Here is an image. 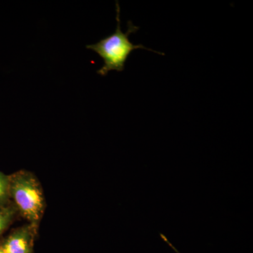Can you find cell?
<instances>
[{
  "mask_svg": "<svg viewBox=\"0 0 253 253\" xmlns=\"http://www.w3.org/2000/svg\"><path fill=\"white\" fill-rule=\"evenodd\" d=\"M5 253H31L32 237L30 227L16 231L2 246Z\"/></svg>",
  "mask_w": 253,
  "mask_h": 253,
  "instance_id": "cell-3",
  "label": "cell"
},
{
  "mask_svg": "<svg viewBox=\"0 0 253 253\" xmlns=\"http://www.w3.org/2000/svg\"><path fill=\"white\" fill-rule=\"evenodd\" d=\"M9 191L26 219L36 223L44 209V199L39 183L30 173H16L9 179Z\"/></svg>",
  "mask_w": 253,
  "mask_h": 253,
  "instance_id": "cell-2",
  "label": "cell"
},
{
  "mask_svg": "<svg viewBox=\"0 0 253 253\" xmlns=\"http://www.w3.org/2000/svg\"><path fill=\"white\" fill-rule=\"evenodd\" d=\"M9 191V179L0 172V202L6 198Z\"/></svg>",
  "mask_w": 253,
  "mask_h": 253,
  "instance_id": "cell-4",
  "label": "cell"
},
{
  "mask_svg": "<svg viewBox=\"0 0 253 253\" xmlns=\"http://www.w3.org/2000/svg\"><path fill=\"white\" fill-rule=\"evenodd\" d=\"M116 20H117V28L115 33L106 38L101 40L97 43L89 44L86 46V49L92 50L99 55L104 61V66L99 71L98 74L101 76H106L111 71H116L122 72L125 69L128 56L130 55L131 51L135 49H142L150 50L158 54L164 55L154 50L148 49L142 44L134 45L129 39V35L136 33L139 27L134 26L131 21L128 22V29L126 33H123L121 30V18H120V6L116 2Z\"/></svg>",
  "mask_w": 253,
  "mask_h": 253,
  "instance_id": "cell-1",
  "label": "cell"
},
{
  "mask_svg": "<svg viewBox=\"0 0 253 253\" xmlns=\"http://www.w3.org/2000/svg\"><path fill=\"white\" fill-rule=\"evenodd\" d=\"M11 218V211L0 210V234L9 224Z\"/></svg>",
  "mask_w": 253,
  "mask_h": 253,
  "instance_id": "cell-5",
  "label": "cell"
},
{
  "mask_svg": "<svg viewBox=\"0 0 253 253\" xmlns=\"http://www.w3.org/2000/svg\"><path fill=\"white\" fill-rule=\"evenodd\" d=\"M0 253H5L4 250L2 249V246H0Z\"/></svg>",
  "mask_w": 253,
  "mask_h": 253,
  "instance_id": "cell-6",
  "label": "cell"
}]
</instances>
